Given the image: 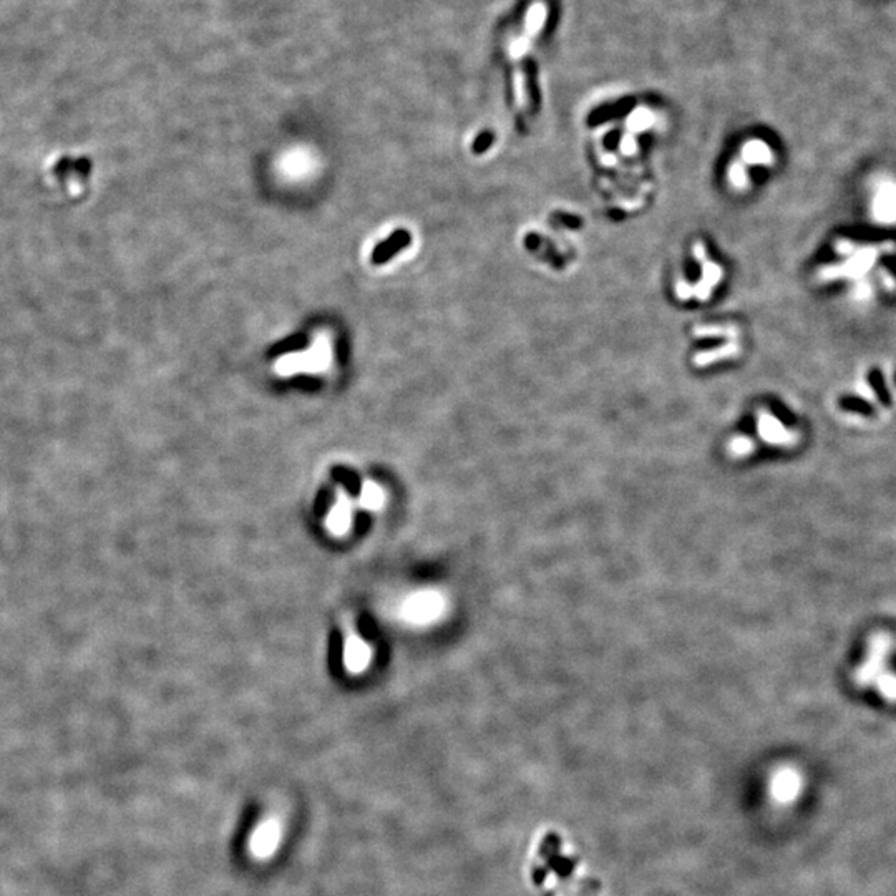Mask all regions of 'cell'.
Masks as SVG:
<instances>
[{
    "mask_svg": "<svg viewBox=\"0 0 896 896\" xmlns=\"http://www.w3.org/2000/svg\"><path fill=\"white\" fill-rule=\"evenodd\" d=\"M579 860L576 857H564L561 853H556V855L550 857L546 860V866L550 868L551 871H555L560 878H568L576 870Z\"/></svg>",
    "mask_w": 896,
    "mask_h": 896,
    "instance_id": "8992f818",
    "label": "cell"
},
{
    "mask_svg": "<svg viewBox=\"0 0 896 896\" xmlns=\"http://www.w3.org/2000/svg\"><path fill=\"white\" fill-rule=\"evenodd\" d=\"M370 657H372V649H370L364 639L359 638L357 634H351L346 639V644H343V664H346L347 671L352 672V674L364 672L367 666L370 664Z\"/></svg>",
    "mask_w": 896,
    "mask_h": 896,
    "instance_id": "7a4b0ae2",
    "label": "cell"
},
{
    "mask_svg": "<svg viewBox=\"0 0 896 896\" xmlns=\"http://www.w3.org/2000/svg\"><path fill=\"white\" fill-rule=\"evenodd\" d=\"M308 339L305 337H291L286 339L284 342L276 343V346L271 349V355H281V354H287V352H296L301 351L303 347L308 346Z\"/></svg>",
    "mask_w": 896,
    "mask_h": 896,
    "instance_id": "ba28073f",
    "label": "cell"
},
{
    "mask_svg": "<svg viewBox=\"0 0 896 896\" xmlns=\"http://www.w3.org/2000/svg\"><path fill=\"white\" fill-rule=\"evenodd\" d=\"M384 503H385V493L382 486H379L375 481H364L360 496H359L360 507L364 510H370V512H377V510L384 507Z\"/></svg>",
    "mask_w": 896,
    "mask_h": 896,
    "instance_id": "5b68a950",
    "label": "cell"
},
{
    "mask_svg": "<svg viewBox=\"0 0 896 896\" xmlns=\"http://www.w3.org/2000/svg\"><path fill=\"white\" fill-rule=\"evenodd\" d=\"M410 243H412V236L407 229H396L387 239L380 241V243L375 246L372 254H370V261H372V264H375V266L389 263L397 253H400V251L408 248V244Z\"/></svg>",
    "mask_w": 896,
    "mask_h": 896,
    "instance_id": "277c9868",
    "label": "cell"
},
{
    "mask_svg": "<svg viewBox=\"0 0 896 896\" xmlns=\"http://www.w3.org/2000/svg\"><path fill=\"white\" fill-rule=\"evenodd\" d=\"M561 848H563V838H561V835L550 832L543 837L540 848H538V855L543 860H548V858L556 855V853H561Z\"/></svg>",
    "mask_w": 896,
    "mask_h": 896,
    "instance_id": "52a82bcc",
    "label": "cell"
},
{
    "mask_svg": "<svg viewBox=\"0 0 896 896\" xmlns=\"http://www.w3.org/2000/svg\"><path fill=\"white\" fill-rule=\"evenodd\" d=\"M445 611V598L435 589H425L412 596L403 602L402 614L413 624H429L438 619Z\"/></svg>",
    "mask_w": 896,
    "mask_h": 896,
    "instance_id": "6da1fadb",
    "label": "cell"
},
{
    "mask_svg": "<svg viewBox=\"0 0 896 896\" xmlns=\"http://www.w3.org/2000/svg\"><path fill=\"white\" fill-rule=\"evenodd\" d=\"M352 500L343 490H339L336 505L331 508L326 518V528L332 535L343 536L351 530L352 524Z\"/></svg>",
    "mask_w": 896,
    "mask_h": 896,
    "instance_id": "3957f363",
    "label": "cell"
},
{
    "mask_svg": "<svg viewBox=\"0 0 896 896\" xmlns=\"http://www.w3.org/2000/svg\"><path fill=\"white\" fill-rule=\"evenodd\" d=\"M548 873H550V868H548L546 865H536V866H533V870H531V880H533V883H535L536 886H543V885H545V881H546V878H548Z\"/></svg>",
    "mask_w": 896,
    "mask_h": 896,
    "instance_id": "9c48e42d",
    "label": "cell"
}]
</instances>
